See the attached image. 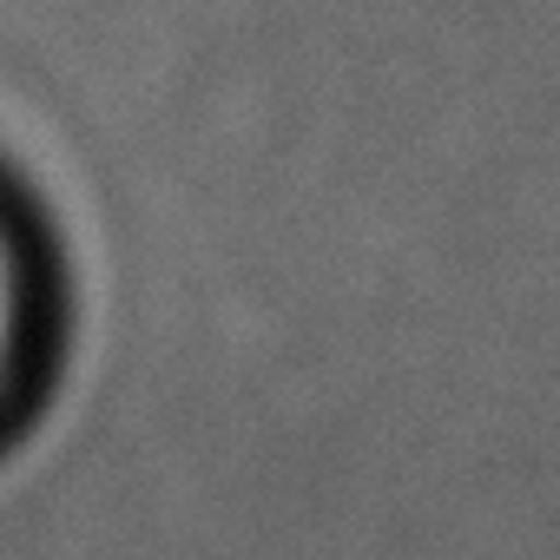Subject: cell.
<instances>
[{"instance_id":"6da1fadb","label":"cell","mask_w":560,"mask_h":560,"mask_svg":"<svg viewBox=\"0 0 560 560\" xmlns=\"http://www.w3.org/2000/svg\"><path fill=\"white\" fill-rule=\"evenodd\" d=\"M14 357H21V284H14V257H8V244H0V396H8Z\"/></svg>"}]
</instances>
